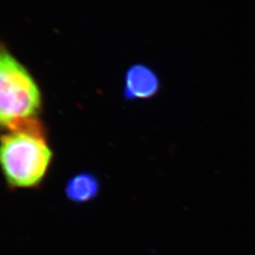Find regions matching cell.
Here are the masks:
<instances>
[{
	"label": "cell",
	"mask_w": 255,
	"mask_h": 255,
	"mask_svg": "<svg viewBox=\"0 0 255 255\" xmlns=\"http://www.w3.org/2000/svg\"><path fill=\"white\" fill-rule=\"evenodd\" d=\"M53 158L45 127L34 119L0 136V167L10 186L35 187L44 180Z\"/></svg>",
	"instance_id": "cell-1"
},
{
	"label": "cell",
	"mask_w": 255,
	"mask_h": 255,
	"mask_svg": "<svg viewBox=\"0 0 255 255\" xmlns=\"http://www.w3.org/2000/svg\"><path fill=\"white\" fill-rule=\"evenodd\" d=\"M42 93L27 67L0 42V128L14 129L38 119Z\"/></svg>",
	"instance_id": "cell-2"
},
{
	"label": "cell",
	"mask_w": 255,
	"mask_h": 255,
	"mask_svg": "<svg viewBox=\"0 0 255 255\" xmlns=\"http://www.w3.org/2000/svg\"><path fill=\"white\" fill-rule=\"evenodd\" d=\"M160 90V78L152 68L142 64L129 66L124 77L123 97L126 101L149 100Z\"/></svg>",
	"instance_id": "cell-3"
},
{
	"label": "cell",
	"mask_w": 255,
	"mask_h": 255,
	"mask_svg": "<svg viewBox=\"0 0 255 255\" xmlns=\"http://www.w3.org/2000/svg\"><path fill=\"white\" fill-rule=\"evenodd\" d=\"M101 191L99 178L91 172H81L71 177L65 184L64 194L72 202L82 204L91 201Z\"/></svg>",
	"instance_id": "cell-4"
}]
</instances>
